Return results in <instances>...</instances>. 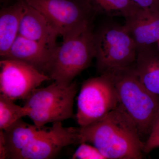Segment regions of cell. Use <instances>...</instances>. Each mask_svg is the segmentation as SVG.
<instances>
[{
	"mask_svg": "<svg viewBox=\"0 0 159 159\" xmlns=\"http://www.w3.org/2000/svg\"><path fill=\"white\" fill-rule=\"evenodd\" d=\"M95 13L127 17L139 6L132 0H83Z\"/></svg>",
	"mask_w": 159,
	"mask_h": 159,
	"instance_id": "16",
	"label": "cell"
},
{
	"mask_svg": "<svg viewBox=\"0 0 159 159\" xmlns=\"http://www.w3.org/2000/svg\"><path fill=\"white\" fill-rule=\"evenodd\" d=\"M119 105L112 79L107 73L86 80L77 97L76 118L80 127L98 121Z\"/></svg>",
	"mask_w": 159,
	"mask_h": 159,
	"instance_id": "6",
	"label": "cell"
},
{
	"mask_svg": "<svg viewBox=\"0 0 159 159\" xmlns=\"http://www.w3.org/2000/svg\"><path fill=\"white\" fill-rule=\"evenodd\" d=\"M0 159H7V151L3 130H0Z\"/></svg>",
	"mask_w": 159,
	"mask_h": 159,
	"instance_id": "21",
	"label": "cell"
},
{
	"mask_svg": "<svg viewBox=\"0 0 159 159\" xmlns=\"http://www.w3.org/2000/svg\"><path fill=\"white\" fill-rule=\"evenodd\" d=\"M143 9L159 11V0H132Z\"/></svg>",
	"mask_w": 159,
	"mask_h": 159,
	"instance_id": "20",
	"label": "cell"
},
{
	"mask_svg": "<svg viewBox=\"0 0 159 159\" xmlns=\"http://www.w3.org/2000/svg\"><path fill=\"white\" fill-rule=\"evenodd\" d=\"M25 7V1L19 0L13 5L1 10L0 55L2 58L6 56L19 35Z\"/></svg>",
	"mask_w": 159,
	"mask_h": 159,
	"instance_id": "15",
	"label": "cell"
},
{
	"mask_svg": "<svg viewBox=\"0 0 159 159\" xmlns=\"http://www.w3.org/2000/svg\"><path fill=\"white\" fill-rule=\"evenodd\" d=\"M29 109L17 105L14 101L0 94V130H5L23 117L28 116Z\"/></svg>",
	"mask_w": 159,
	"mask_h": 159,
	"instance_id": "17",
	"label": "cell"
},
{
	"mask_svg": "<svg viewBox=\"0 0 159 159\" xmlns=\"http://www.w3.org/2000/svg\"><path fill=\"white\" fill-rule=\"evenodd\" d=\"M124 25L139 49L159 41V11L139 7L125 18Z\"/></svg>",
	"mask_w": 159,
	"mask_h": 159,
	"instance_id": "10",
	"label": "cell"
},
{
	"mask_svg": "<svg viewBox=\"0 0 159 159\" xmlns=\"http://www.w3.org/2000/svg\"><path fill=\"white\" fill-rule=\"evenodd\" d=\"M73 159H106L105 157L94 145L83 142L80 144L72 156Z\"/></svg>",
	"mask_w": 159,
	"mask_h": 159,
	"instance_id": "18",
	"label": "cell"
},
{
	"mask_svg": "<svg viewBox=\"0 0 159 159\" xmlns=\"http://www.w3.org/2000/svg\"><path fill=\"white\" fill-rule=\"evenodd\" d=\"M159 148V112L155 121L149 135L145 142L144 151L149 153L156 148Z\"/></svg>",
	"mask_w": 159,
	"mask_h": 159,
	"instance_id": "19",
	"label": "cell"
},
{
	"mask_svg": "<svg viewBox=\"0 0 159 159\" xmlns=\"http://www.w3.org/2000/svg\"><path fill=\"white\" fill-rule=\"evenodd\" d=\"M1 94L13 100L25 99L49 76L24 61L9 58L0 61Z\"/></svg>",
	"mask_w": 159,
	"mask_h": 159,
	"instance_id": "8",
	"label": "cell"
},
{
	"mask_svg": "<svg viewBox=\"0 0 159 159\" xmlns=\"http://www.w3.org/2000/svg\"><path fill=\"white\" fill-rule=\"evenodd\" d=\"M25 2L19 34L55 50L59 33L39 11Z\"/></svg>",
	"mask_w": 159,
	"mask_h": 159,
	"instance_id": "11",
	"label": "cell"
},
{
	"mask_svg": "<svg viewBox=\"0 0 159 159\" xmlns=\"http://www.w3.org/2000/svg\"><path fill=\"white\" fill-rule=\"evenodd\" d=\"M39 11L63 39L91 23L94 13L83 0H25Z\"/></svg>",
	"mask_w": 159,
	"mask_h": 159,
	"instance_id": "7",
	"label": "cell"
},
{
	"mask_svg": "<svg viewBox=\"0 0 159 159\" xmlns=\"http://www.w3.org/2000/svg\"><path fill=\"white\" fill-rule=\"evenodd\" d=\"M79 144V127L63 126L62 122L46 127L16 159H50L55 157L63 148Z\"/></svg>",
	"mask_w": 159,
	"mask_h": 159,
	"instance_id": "9",
	"label": "cell"
},
{
	"mask_svg": "<svg viewBox=\"0 0 159 159\" xmlns=\"http://www.w3.org/2000/svg\"><path fill=\"white\" fill-rule=\"evenodd\" d=\"M55 50L19 34L8 53L2 59L9 58L24 61L47 75Z\"/></svg>",
	"mask_w": 159,
	"mask_h": 159,
	"instance_id": "12",
	"label": "cell"
},
{
	"mask_svg": "<svg viewBox=\"0 0 159 159\" xmlns=\"http://www.w3.org/2000/svg\"><path fill=\"white\" fill-rule=\"evenodd\" d=\"M95 58L100 74L132 66L136 60V44L124 25H110L94 33Z\"/></svg>",
	"mask_w": 159,
	"mask_h": 159,
	"instance_id": "5",
	"label": "cell"
},
{
	"mask_svg": "<svg viewBox=\"0 0 159 159\" xmlns=\"http://www.w3.org/2000/svg\"><path fill=\"white\" fill-rule=\"evenodd\" d=\"M91 143L106 159H141L145 142L136 126L121 107L98 121L79 127V144Z\"/></svg>",
	"mask_w": 159,
	"mask_h": 159,
	"instance_id": "1",
	"label": "cell"
},
{
	"mask_svg": "<svg viewBox=\"0 0 159 159\" xmlns=\"http://www.w3.org/2000/svg\"><path fill=\"white\" fill-rule=\"evenodd\" d=\"M95 58L91 23L63 39L54 51L47 75L55 82L69 85Z\"/></svg>",
	"mask_w": 159,
	"mask_h": 159,
	"instance_id": "3",
	"label": "cell"
},
{
	"mask_svg": "<svg viewBox=\"0 0 159 159\" xmlns=\"http://www.w3.org/2000/svg\"><path fill=\"white\" fill-rule=\"evenodd\" d=\"M78 91L77 83L69 85L55 82L34 90L25 100L28 116L38 127L74 118V98Z\"/></svg>",
	"mask_w": 159,
	"mask_h": 159,
	"instance_id": "4",
	"label": "cell"
},
{
	"mask_svg": "<svg viewBox=\"0 0 159 159\" xmlns=\"http://www.w3.org/2000/svg\"><path fill=\"white\" fill-rule=\"evenodd\" d=\"M27 123L21 119L3 130L7 151V159H16L27 147L45 129Z\"/></svg>",
	"mask_w": 159,
	"mask_h": 159,
	"instance_id": "14",
	"label": "cell"
},
{
	"mask_svg": "<svg viewBox=\"0 0 159 159\" xmlns=\"http://www.w3.org/2000/svg\"><path fill=\"white\" fill-rule=\"evenodd\" d=\"M104 73L112 79L119 105L134 122L143 141H146L159 112V96L145 87L132 66Z\"/></svg>",
	"mask_w": 159,
	"mask_h": 159,
	"instance_id": "2",
	"label": "cell"
},
{
	"mask_svg": "<svg viewBox=\"0 0 159 159\" xmlns=\"http://www.w3.org/2000/svg\"><path fill=\"white\" fill-rule=\"evenodd\" d=\"M141 82L152 93L159 96V50L154 44L138 49L132 66Z\"/></svg>",
	"mask_w": 159,
	"mask_h": 159,
	"instance_id": "13",
	"label": "cell"
},
{
	"mask_svg": "<svg viewBox=\"0 0 159 159\" xmlns=\"http://www.w3.org/2000/svg\"><path fill=\"white\" fill-rule=\"evenodd\" d=\"M8 1V0H1V2H6V1Z\"/></svg>",
	"mask_w": 159,
	"mask_h": 159,
	"instance_id": "23",
	"label": "cell"
},
{
	"mask_svg": "<svg viewBox=\"0 0 159 159\" xmlns=\"http://www.w3.org/2000/svg\"><path fill=\"white\" fill-rule=\"evenodd\" d=\"M157 45H158V49H159V41L157 43Z\"/></svg>",
	"mask_w": 159,
	"mask_h": 159,
	"instance_id": "22",
	"label": "cell"
}]
</instances>
